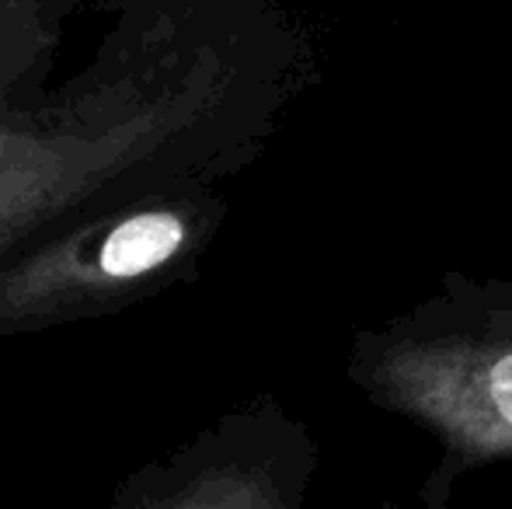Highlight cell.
Here are the masks:
<instances>
[{
  "label": "cell",
  "mask_w": 512,
  "mask_h": 509,
  "mask_svg": "<svg viewBox=\"0 0 512 509\" xmlns=\"http://www.w3.org/2000/svg\"><path fill=\"white\" fill-rule=\"evenodd\" d=\"M154 116H133L98 133L7 136L0 140V241L35 217L84 196L122 161L154 143Z\"/></svg>",
  "instance_id": "3957f363"
},
{
  "label": "cell",
  "mask_w": 512,
  "mask_h": 509,
  "mask_svg": "<svg viewBox=\"0 0 512 509\" xmlns=\"http://www.w3.org/2000/svg\"><path fill=\"white\" fill-rule=\"evenodd\" d=\"M373 394L439 433L467 461L512 454V339H439L387 349Z\"/></svg>",
  "instance_id": "6da1fadb"
},
{
  "label": "cell",
  "mask_w": 512,
  "mask_h": 509,
  "mask_svg": "<svg viewBox=\"0 0 512 509\" xmlns=\"http://www.w3.org/2000/svg\"><path fill=\"white\" fill-rule=\"evenodd\" d=\"M310 461L262 433H223L129 478L108 509H304Z\"/></svg>",
  "instance_id": "7a4b0ae2"
},
{
  "label": "cell",
  "mask_w": 512,
  "mask_h": 509,
  "mask_svg": "<svg viewBox=\"0 0 512 509\" xmlns=\"http://www.w3.org/2000/svg\"><path fill=\"white\" fill-rule=\"evenodd\" d=\"M185 241V220L171 210L136 213L108 231L98 248V272L105 279H136L164 265Z\"/></svg>",
  "instance_id": "277c9868"
}]
</instances>
